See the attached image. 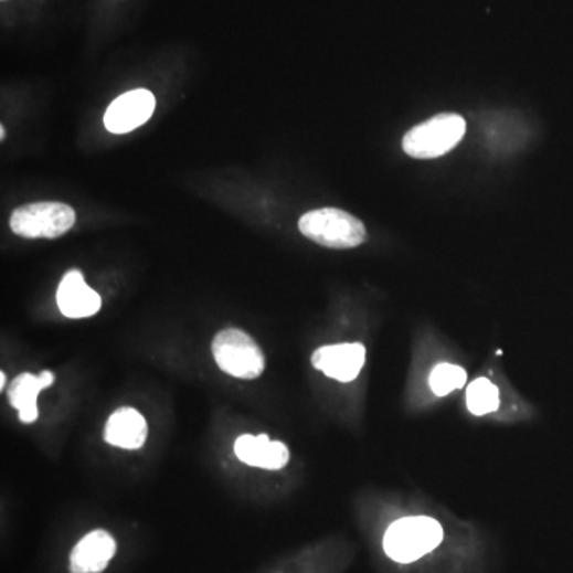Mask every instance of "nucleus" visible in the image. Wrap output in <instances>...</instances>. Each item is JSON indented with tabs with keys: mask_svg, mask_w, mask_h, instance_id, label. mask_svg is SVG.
<instances>
[{
	"mask_svg": "<svg viewBox=\"0 0 573 573\" xmlns=\"http://www.w3.org/2000/svg\"><path fill=\"white\" fill-rule=\"evenodd\" d=\"M443 542L437 519L411 517L395 521L384 535V551L392 561L411 564L432 553Z\"/></svg>",
	"mask_w": 573,
	"mask_h": 573,
	"instance_id": "nucleus-1",
	"label": "nucleus"
},
{
	"mask_svg": "<svg viewBox=\"0 0 573 573\" xmlns=\"http://www.w3.org/2000/svg\"><path fill=\"white\" fill-rule=\"evenodd\" d=\"M298 229L308 240L328 248H354L367 240L365 225L349 212L335 208L306 212Z\"/></svg>",
	"mask_w": 573,
	"mask_h": 573,
	"instance_id": "nucleus-2",
	"label": "nucleus"
},
{
	"mask_svg": "<svg viewBox=\"0 0 573 573\" xmlns=\"http://www.w3.org/2000/svg\"><path fill=\"white\" fill-rule=\"evenodd\" d=\"M467 124L460 115L438 114L411 128L403 137V150L417 160L443 157L463 140Z\"/></svg>",
	"mask_w": 573,
	"mask_h": 573,
	"instance_id": "nucleus-3",
	"label": "nucleus"
},
{
	"mask_svg": "<svg viewBox=\"0 0 573 573\" xmlns=\"http://www.w3.org/2000/svg\"><path fill=\"white\" fill-rule=\"evenodd\" d=\"M212 354L223 373L237 380H257L265 371V354L240 328H225L212 341Z\"/></svg>",
	"mask_w": 573,
	"mask_h": 573,
	"instance_id": "nucleus-4",
	"label": "nucleus"
},
{
	"mask_svg": "<svg viewBox=\"0 0 573 573\" xmlns=\"http://www.w3.org/2000/svg\"><path fill=\"white\" fill-rule=\"evenodd\" d=\"M74 209L64 203H31L14 209L10 217V229L14 234L28 240H56L75 225Z\"/></svg>",
	"mask_w": 573,
	"mask_h": 573,
	"instance_id": "nucleus-5",
	"label": "nucleus"
},
{
	"mask_svg": "<svg viewBox=\"0 0 573 573\" xmlns=\"http://www.w3.org/2000/svg\"><path fill=\"white\" fill-rule=\"evenodd\" d=\"M157 99L149 89H132L118 96L110 104L106 115H104V125L107 131L114 135H126V132L135 131L144 124L150 120L153 115Z\"/></svg>",
	"mask_w": 573,
	"mask_h": 573,
	"instance_id": "nucleus-6",
	"label": "nucleus"
},
{
	"mask_svg": "<svg viewBox=\"0 0 573 573\" xmlns=\"http://www.w3.org/2000/svg\"><path fill=\"white\" fill-rule=\"evenodd\" d=\"M367 349L360 342L322 346L311 357L316 370L340 382H351L365 365Z\"/></svg>",
	"mask_w": 573,
	"mask_h": 573,
	"instance_id": "nucleus-7",
	"label": "nucleus"
},
{
	"mask_svg": "<svg viewBox=\"0 0 573 573\" xmlns=\"http://www.w3.org/2000/svg\"><path fill=\"white\" fill-rule=\"evenodd\" d=\"M60 311L68 319H86L97 315L100 309L99 294L85 283V277L78 269L64 274L56 291Z\"/></svg>",
	"mask_w": 573,
	"mask_h": 573,
	"instance_id": "nucleus-8",
	"label": "nucleus"
},
{
	"mask_svg": "<svg viewBox=\"0 0 573 573\" xmlns=\"http://www.w3.org/2000/svg\"><path fill=\"white\" fill-rule=\"evenodd\" d=\"M117 553V543L109 532L97 529L86 533L75 545L68 560L71 573H100L106 571Z\"/></svg>",
	"mask_w": 573,
	"mask_h": 573,
	"instance_id": "nucleus-9",
	"label": "nucleus"
},
{
	"mask_svg": "<svg viewBox=\"0 0 573 573\" xmlns=\"http://www.w3.org/2000/svg\"><path fill=\"white\" fill-rule=\"evenodd\" d=\"M234 453L241 463L263 470H280L290 460V450L283 442H272L268 435L244 434L234 443Z\"/></svg>",
	"mask_w": 573,
	"mask_h": 573,
	"instance_id": "nucleus-10",
	"label": "nucleus"
},
{
	"mask_svg": "<svg viewBox=\"0 0 573 573\" xmlns=\"http://www.w3.org/2000/svg\"><path fill=\"white\" fill-rule=\"evenodd\" d=\"M149 438V424L135 408H118L107 420L104 439L115 448L136 450L142 448Z\"/></svg>",
	"mask_w": 573,
	"mask_h": 573,
	"instance_id": "nucleus-11",
	"label": "nucleus"
},
{
	"mask_svg": "<svg viewBox=\"0 0 573 573\" xmlns=\"http://www.w3.org/2000/svg\"><path fill=\"white\" fill-rule=\"evenodd\" d=\"M55 382V374L52 371L43 370L41 374L21 373L14 378L9 389L10 405L20 414L23 424H32L38 421L39 394L45 389L52 388Z\"/></svg>",
	"mask_w": 573,
	"mask_h": 573,
	"instance_id": "nucleus-12",
	"label": "nucleus"
},
{
	"mask_svg": "<svg viewBox=\"0 0 573 573\" xmlns=\"http://www.w3.org/2000/svg\"><path fill=\"white\" fill-rule=\"evenodd\" d=\"M499 389L486 378L475 380L467 388V408L475 416H485L499 410Z\"/></svg>",
	"mask_w": 573,
	"mask_h": 573,
	"instance_id": "nucleus-13",
	"label": "nucleus"
},
{
	"mask_svg": "<svg viewBox=\"0 0 573 573\" xmlns=\"http://www.w3.org/2000/svg\"><path fill=\"white\" fill-rule=\"evenodd\" d=\"M467 382V371L453 363H439L431 374V388L435 395L445 396Z\"/></svg>",
	"mask_w": 573,
	"mask_h": 573,
	"instance_id": "nucleus-14",
	"label": "nucleus"
},
{
	"mask_svg": "<svg viewBox=\"0 0 573 573\" xmlns=\"http://www.w3.org/2000/svg\"><path fill=\"white\" fill-rule=\"evenodd\" d=\"M6 384H7V376H6V373H0V388H6Z\"/></svg>",
	"mask_w": 573,
	"mask_h": 573,
	"instance_id": "nucleus-15",
	"label": "nucleus"
},
{
	"mask_svg": "<svg viewBox=\"0 0 573 573\" xmlns=\"http://www.w3.org/2000/svg\"><path fill=\"white\" fill-rule=\"evenodd\" d=\"M0 139H6V128L3 126H0Z\"/></svg>",
	"mask_w": 573,
	"mask_h": 573,
	"instance_id": "nucleus-16",
	"label": "nucleus"
}]
</instances>
